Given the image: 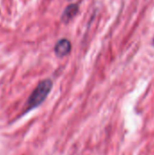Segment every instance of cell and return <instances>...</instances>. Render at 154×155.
Instances as JSON below:
<instances>
[{"label": "cell", "mask_w": 154, "mask_h": 155, "mask_svg": "<svg viewBox=\"0 0 154 155\" xmlns=\"http://www.w3.org/2000/svg\"><path fill=\"white\" fill-rule=\"evenodd\" d=\"M52 88H53L52 80L44 79L41 81L34 88V90L32 92L30 96L28 97L27 102L25 104V107L23 110L22 114L19 115V118L25 115L32 110L37 108L38 106H40L49 95L50 92L52 91Z\"/></svg>", "instance_id": "1"}, {"label": "cell", "mask_w": 154, "mask_h": 155, "mask_svg": "<svg viewBox=\"0 0 154 155\" xmlns=\"http://www.w3.org/2000/svg\"><path fill=\"white\" fill-rule=\"evenodd\" d=\"M71 48H72L71 42L68 39L63 38L56 43V45L54 46V53H55L56 56L64 57L70 53Z\"/></svg>", "instance_id": "2"}, {"label": "cell", "mask_w": 154, "mask_h": 155, "mask_svg": "<svg viewBox=\"0 0 154 155\" xmlns=\"http://www.w3.org/2000/svg\"><path fill=\"white\" fill-rule=\"evenodd\" d=\"M79 11V7L76 4H72L69 5L64 11L63 15H62V21L64 23H68L70 20H72L76 14Z\"/></svg>", "instance_id": "3"}]
</instances>
